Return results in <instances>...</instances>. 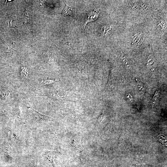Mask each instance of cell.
Here are the masks:
<instances>
[{"label": "cell", "instance_id": "obj_7", "mask_svg": "<svg viewBox=\"0 0 167 167\" xmlns=\"http://www.w3.org/2000/svg\"><path fill=\"white\" fill-rule=\"evenodd\" d=\"M59 81V80H42L41 82V84L43 85H47L53 84L55 82Z\"/></svg>", "mask_w": 167, "mask_h": 167}, {"label": "cell", "instance_id": "obj_2", "mask_svg": "<svg viewBox=\"0 0 167 167\" xmlns=\"http://www.w3.org/2000/svg\"><path fill=\"white\" fill-rule=\"evenodd\" d=\"M120 57L123 63L127 67H130L131 65L130 61L124 53L122 51L120 52Z\"/></svg>", "mask_w": 167, "mask_h": 167}, {"label": "cell", "instance_id": "obj_5", "mask_svg": "<svg viewBox=\"0 0 167 167\" xmlns=\"http://www.w3.org/2000/svg\"><path fill=\"white\" fill-rule=\"evenodd\" d=\"M9 93L7 90L3 89L0 91V98L5 100L9 95Z\"/></svg>", "mask_w": 167, "mask_h": 167}, {"label": "cell", "instance_id": "obj_6", "mask_svg": "<svg viewBox=\"0 0 167 167\" xmlns=\"http://www.w3.org/2000/svg\"><path fill=\"white\" fill-rule=\"evenodd\" d=\"M136 81L137 82V86L138 91L140 92H143L144 91L143 84L139 80L136 79Z\"/></svg>", "mask_w": 167, "mask_h": 167}, {"label": "cell", "instance_id": "obj_9", "mask_svg": "<svg viewBox=\"0 0 167 167\" xmlns=\"http://www.w3.org/2000/svg\"><path fill=\"white\" fill-rule=\"evenodd\" d=\"M154 63V59L152 55H150L148 59V65L152 66Z\"/></svg>", "mask_w": 167, "mask_h": 167}, {"label": "cell", "instance_id": "obj_3", "mask_svg": "<svg viewBox=\"0 0 167 167\" xmlns=\"http://www.w3.org/2000/svg\"><path fill=\"white\" fill-rule=\"evenodd\" d=\"M62 14L65 16L67 15L72 16V11L71 8L65 4V7L62 12Z\"/></svg>", "mask_w": 167, "mask_h": 167}, {"label": "cell", "instance_id": "obj_11", "mask_svg": "<svg viewBox=\"0 0 167 167\" xmlns=\"http://www.w3.org/2000/svg\"><path fill=\"white\" fill-rule=\"evenodd\" d=\"M126 96L127 99L130 102H132L133 101V98L129 94H127Z\"/></svg>", "mask_w": 167, "mask_h": 167}, {"label": "cell", "instance_id": "obj_1", "mask_svg": "<svg viewBox=\"0 0 167 167\" xmlns=\"http://www.w3.org/2000/svg\"><path fill=\"white\" fill-rule=\"evenodd\" d=\"M98 15V11L96 10L91 11L89 15L87 20L85 23V27L88 23L96 20L97 18Z\"/></svg>", "mask_w": 167, "mask_h": 167}, {"label": "cell", "instance_id": "obj_10", "mask_svg": "<svg viewBox=\"0 0 167 167\" xmlns=\"http://www.w3.org/2000/svg\"><path fill=\"white\" fill-rule=\"evenodd\" d=\"M29 12L28 11H26L25 12V19L26 22H29Z\"/></svg>", "mask_w": 167, "mask_h": 167}, {"label": "cell", "instance_id": "obj_8", "mask_svg": "<svg viewBox=\"0 0 167 167\" xmlns=\"http://www.w3.org/2000/svg\"><path fill=\"white\" fill-rule=\"evenodd\" d=\"M159 96V91H157L155 94L152 100V104L153 105H154L156 103L157 101L158 98Z\"/></svg>", "mask_w": 167, "mask_h": 167}, {"label": "cell", "instance_id": "obj_4", "mask_svg": "<svg viewBox=\"0 0 167 167\" xmlns=\"http://www.w3.org/2000/svg\"><path fill=\"white\" fill-rule=\"evenodd\" d=\"M29 71L27 68L23 67L21 68V77L22 79L27 78L29 75Z\"/></svg>", "mask_w": 167, "mask_h": 167}, {"label": "cell", "instance_id": "obj_12", "mask_svg": "<svg viewBox=\"0 0 167 167\" xmlns=\"http://www.w3.org/2000/svg\"><path fill=\"white\" fill-rule=\"evenodd\" d=\"M7 22L8 23L7 24H8L9 26L10 27H12L13 26H12V20L11 19H9Z\"/></svg>", "mask_w": 167, "mask_h": 167}]
</instances>
